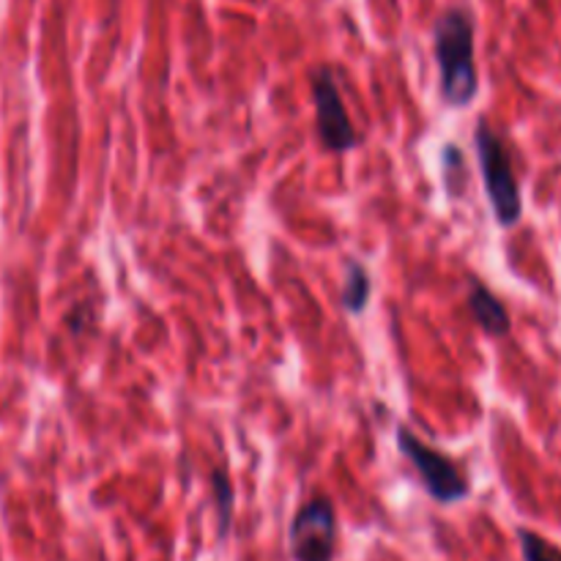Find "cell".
Here are the masks:
<instances>
[{"instance_id":"1","label":"cell","mask_w":561,"mask_h":561,"mask_svg":"<svg viewBox=\"0 0 561 561\" xmlns=\"http://www.w3.org/2000/svg\"><path fill=\"white\" fill-rule=\"evenodd\" d=\"M433 53L438 64V93L449 107H469L480 91L474 64V20L469 11L449 9L433 25Z\"/></svg>"},{"instance_id":"2","label":"cell","mask_w":561,"mask_h":561,"mask_svg":"<svg viewBox=\"0 0 561 561\" xmlns=\"http://www.w3.org/2000/svg\"><path fill=\"white\" fill-rule=\"evenodd\" d=\"M474 148L477 162H480L482 184H485V195L491 201L493 217L502 228H515L524 214V197H520L518 179L513 173V162H510L507 146L502 137L488 126V121H480L474 131Z\"/></svg>"},{"instance_id":"3","label":"cell","mask_w":561,"mask_h":561,"mask_svg":"<svg viewBox=\"0 0 561 561\" xmlns=\"http://www.w3.org/2000/svg\"><path fill=\"white\" fill-rule=\"evenodd\" d=\"M398 449L405 460L416 469L422 485H425L427 496L436 504L447 507V504L463 502L471 493L469 480L460 471V466L453 458L442 453V449L431 447V444L420 442L414 433L405 425L398 427Z\"/></svg>"},{"instance_id":"4","label":"cell","mask_w":561,"mask_h":561,"mask_svg":"<svg viewBox=\"0 0 561 561\" xmlns=\"http://www.w3.org/2000/svg\"><path fill=\"white\" fill-rule=\"evenodd\" d=\"M294 561H332L337 548V513L327 496H318L296 510L288 529Z\"/></svg>"},{"instance_id":"5","label":"cell","mask_w":561,"mask_h":561,"mask_svg":"<svg viewBox=\"0 0 561 561\" xmlns=\"http://www.w3.org/2000/svg\"><path fill=\"white\" fill-rule=\"evenodd\" d=\"M312 102H316V126L323 148L332 153L354 151L359 146V135L351 124V115L345 110L343 96H340L332 69H327V66H321L312 75Z\"/></svg>"},{"instance_id":"6","label":"cell","mask_w":561,"mask_h":561,"mask_svg":"<svg viewBox=\"0 0 561 561\" xmlns=\"http://www.w3.org/2000/svg\"><path fill=\"white\" fill-rule=\"evenodd\" d=\"M466 301H469L471 316H474V321L480 323L482 332L491 334V337H507L510 329H513V323H510V312L491 288H485L480 279H471L469 299Z\"/></svg>"},{"instance_id":"7","label":"cell","mask_w":561,"mask_h":561,"mask_svg":"<svg viewBox=\"0 0 561 561\" xmlns=\"http://www.w3.org/2000/svg\"><path fill=\"white\" fill-rule=\"evenodd\" d=\"M373 296V279L367 272L365 263H359L356 257L345 261V285H343V307L351 316H362L370 305Z\"/></svg>"},{"instance_id":"8","label":"cell","mask_w":561,"mask_h":561,"mask_svg":"<svg viewBox=\"0 0 561 561\" xmlns=\"http://www.w3.org/2000/svg\"><path fill=\"white\" fill-rule=\"evenodd\" d=\"M211 485H214V504H217V515H219V540H225L230 531V524H233L236 493L225 471H214Z\"/></svg>"},{"instance_id":"9","label":"cell","mask_w":561,"mask_h":561,"mask_svg":"<svg viewBox=\"0 0 561 561\" xmlns=\"http://www.w3.org/2000/svg\"><path fill=\"white\" fill-rule=\"evenodd\" d=\"M442 164H444V181H447L449 195H460L466 190V181H469V173H466L463 153L455 142H447L442 151Z\"/></svg>"},{"instance_id":"10","label":"cell","mask_w":561,"mask_h":561,"mask_svg":"<svg viewBox=\"0 0 561 561\" xmlns=\"http://www.w3.org/2000/svg\"><path fill=\"white\" fill-rule=\"evenodd\" d=\"M520 540V553H524V561H561V553L553 546H548L542 537H537L535 531H518Z\"/></svg>"}]
</instances>
